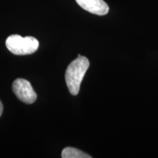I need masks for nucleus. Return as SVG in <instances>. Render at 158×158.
<instances>
[{
    "label": "nucleus",
    "instance_id": "nucleus-1",
    "mask_svg": "<svg viewBox=\"0 0 158 158\" xmlns=\"http://www.w3.org/2000/svg\"><path fill=\"white\" fill-rule=\"evenodd\" d=\"M89 67V61L86 57L78 54V58L68 65L65 72V81L72 95H77L81 84Z\"/></svg>",
    "mask_w": 158,
    "mask_h": 158
},
{
    "label": "nucleus",
    "instance_id": "nucleus-2",
    "mask_svg": "<svg viewBox=\"0 0 158 158\" xmlns=\"http://www.w3.org/2000/svg\"><path fill=\"white\" fill-rule=\"evenodd\" d=\"M6 46L12 54L15 55H29L34 54L39 48V42L33 37H21L13 35L7 37Z\"/></svg>",
    "mask_w": 158,
    "mask_h": 158
},
{
    "label": "nucleus",
    "instance_id": "nucleus-3",
    "mask_svg": "<svg viewBox=\"0 0 158 158\" xmlns=\"http://www.w3.org/2000/svg\"><path fill=\"white\" fill-rule=\"evenodd\" d=\"M13 91L20 100L27 104H32L37 100V94L29 81L17 78L13 83Z\"/></svg>",
    "mask_w": 158,
    "mask_h": 158
},
{
    "label": "nucleus",
    "instance_id": "nucleus-4",
    "mask_svg": "<svg viewBox=\"0 0 158 158\" xmlns=\"http://www.w3.org/2000/svg\"><path fill=\"white\" fill-rule=\"evenodd\" d=\"M76 2L85 10L94 15H105L109 11L108 4L103 0H76Z\"/></svg>",
    "mask_w": 158,
    "mask_h": 158
},
{
    "label": "nucleus",
    "instance_id": "nucleus-5",
    "mask_svg": "<svg viewBox=\"0 0 158 158\" xmlns=\"http://www.w3.org/2000/svg\"><path fill=\"white\" fill-rule=\"evenodd\" d=\"M62 158H91L90 155L73 147H66L62 152Z\"/></svg>",
    "mask_w": 158,
    "mask_h": 158
},
{
    "label": "nucleus",
    "instance_id": "nucleus-6",
    "mask_svg": "<svg viewBox=\"0 0 158 158\" xmlns=\"http://www.w3.org/2000/svg\"><path fill=\"white\" fill-rule=\"evenodd\" d=\"M2 111H3V105L2 103V102L0 101V116H1L2 114Z\"/></svg>",
    "mask_w": 158,
    "mask_h": 158
}]
</instances>
